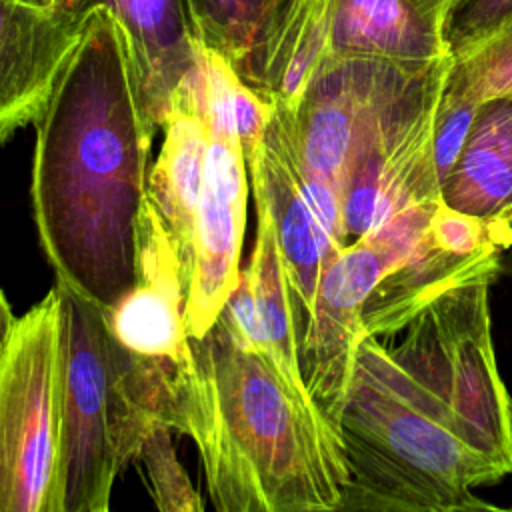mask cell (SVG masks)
Here are the masks:
<instances>
[{
    "instance_id": "5",
    "label": "cell",
    "mask_w": 512,
    "mask_h": 512,
    "mask_svg": "<svg viewBox=\"0 0 512 512\" xmlns=\"http://www.w3.org/2000/svg\"><path fill=\"white\" fill-rule=\"evenodd\" d=\"M60 298L52 286L0 352V512H54L60 442Z\"/></svg>"
},
{
    "instance_id": "1",
    "label": "cell",
    "mask_w": 512,
    "mask_h": 512,
    "mask_svg": "<svg viewBox=\"0 0 512 512\" xmlns=\"http://www.w3.org/2000/svg\"><path fill=\"white\" fill-rule=\"evenodd\" d=\"M482 278L430 302L396 344L364 334L340 414V512L494 510L474 490L512 474V398Z\"/></svg>"
},
{
    "instance_id": "14",
    "label": "cell",
    "mask_w": 512,
    "mask_h": 512,
    "mask_svg": "<svg viewBox=\"0 0 512 512\" xmlns=\"http://www.w3.org/2000/svg\"><path fill=\"white\" fill-rule=\"evenodd\" d=\"M440 194L450 208L512 234V96L478 104Z\"/></svg>"
},
{
    "instance_id": "10",
    "label": "cell",
    "mask_w": 512,
    "mask_h": 512,
    "mask_svg": "<svg viewBox=\"0 0 512 512\" xmlns=\"http://www.w3.org/2000/svg\"><path fill=\"white\" fill-rule=\"evenodd\" d=\"M84 28L44 0H0V144L42 116Z\"/></svg>"
},
{
    "instance_id": "3",
    "label": "cell",
    "mask_w": 512,
    "mask_h": 512,
    "mask_svg": "<svg viewBox=\"0 0 512 512\" xmlns=\"http://www.w3.org/2000/svg\"><path fill=\"white\" fill-rule=\"evenodd\" d=\"M164 422L196 444L218 512H340L348 484L340 432L224 312L190 338Z\"/></svg>"
},
{
    "instance_id": "9",
    "label": "cell",
    "mask_w": 512,
    "mask_h": 512,
    "mask_svg": "<svg viewBox=\"0 0 512 512\" xmlns=\"http://www.w3.org/2000/svg\"><path fill=\"white\" fill-rule=\"evenodd\" d=\"M184 300L180 258L160 214L146 198L138 222L136 282L106 310L110 330L132 356L176 372L190 354Z\"/></svg>"
},
{
    "instance_id": "4",
    "label": "cell",
    "mask_w": 512,
    "mask_h": 512,
    "mask_svg": "<svg viewBox=\"0 0 512 512\" xmlns=\"http://www.w3.org/2000/svg\"><path fill=\"white\" fill-rule=\"evenodd\" d=\"M54 288L62 374L54 512H106L116 478L154 420L138 404L132 358L106 310L60 282Z\"/></svg>"
},
{
    "instance_id": "7",
    "label": "cell",
    "mask_w": 512,
    "mask_h": 512,
    "mask_svg": "<svg viewBox=\"0 0 512 512\" xmlns=\"http://www.w3.org/2000/svg\"><path fill=\"white\" fill-rule=\"evenodd\" d=\"M398 256L392 242L370 234L344 246L318 282L300 368L312 400L338 432L356 344L364 336V304Z\"/></svg>"
},
{
    "instance_id": "2",
    "label": "cell",
    "mask_w": 512,
    "mask_h": 512,
    "mask_svg": "<svg viewBox=\"0 0 512 512\" xmlns=\"http://www.w3.org/2000/svg\"><path fill=\"white\" fill-rule=\"evenodd\" d=\"M36 124L30 200L56 282L104 310L136 282L138 222L156 130L146 118L124 32L90 14Z\"/></svg>"
},
{
    "instance_id": "22",
    "label": "cell",
    "mask_w": 512,
    "mask_h": 512,
    "mask_svg": "<svg viewBox=\"0 0 512 512\" xmlns=\"http://www.w3.org/2000/svg\"><path fill=\"white\" fill-rule=\"evenodd\" d=\"M510 250H512V248H510Z\"/></svg>"
},
{
    "instance_id": "18",
    "label": "cell",
    "mask_w": 512,
    "mask_h": 512,
    "mask_svg": "<svg viewBox=\"0 0 512 512\" xmlns=\"http://www.w3.org/2000/svg\"><path fill=\"white\" fill-rule=\"evenodd\" d=\"M172 432L168 424L160 420L154 422L142 438L136 460H140L146 470L158 510L200 512L204 510V502L176 456Z\"/></svg>"
},
{
    "instance_id": "19",
    "label": "cell",
    "mask_w": 512,
    "mask_h": 512,
    "mask_svg": "<svg viewBox=\"0 0 512 512\" xmlns=\"http://www.w3.org/2000/svg\"><path fill=\"white\" fill-rule=\"evenodd\" d=\"M512 16V0H458L446 24V42L450 56L458 58L490 34H494Z\"/></svg>"
},
{
    "instance_id": "21",
    "label": "cell",
    "mask_w": 512,
    "mask_h": 512,
    "mask_svg": "<svg viewBox=\"0 0 512 512\" xmlns=\"http://www.w3.org/2000/svg\"><path fill=\"white\" fill-rule=\"evenodd\" d=\"M510 418H512V404H510Z\"/></svg>"
},
{
    "instance_id": "16",
    "label": "cell",
    "mask_w": 512,
    "mask_h": 512,
    "mask_svg": "<svg viewBox=\"0 0 512 512\" xmlns=\"http://www.w3.org/2000/svg\"><path fill=\"white\" fill-rule=\"evenodd\" d=\"M296 0H188L198 40L256 88Z\"/></svg>"
},
{
    "instance_id": "20",
    "label": "cell",
    "mask_w": 512,
    "mask_h": 512,
    "mask_svg": "<svg viewBox=\"0 0 512 512\" xmlns=\"http://www.w3.org/2000/svg\"><path fill=\"white\" fill-rule=\"evenodd\" d=\"M16 316L12 312V306L8 304V298L4 296V292L0 290V352L4 348V344L8 342L14 326H16Z\"/></svg>"
},
{
    "instance_id": "8",
    "label": "cell",
    "mask_w": 512,
    "mask_h": 512,
    "mask_svg": "<svg viewBox=\"0 0 512 512\" xmlns=\"http://www.w3.org/2000/svg\"><path fill=\"white\" fill-rule=\"evenodd\" d=\"M246 168L250 190L266 200L276 226L294 302L298 346L302 348L314 312L318 282L342 246L322 222L306 190L276 112L262 148L246 158Z\"/></svg>"
},
{
    "instance_id": "13",
    "label": "cell",
    "mask_w": 512,
    "mask_h": 512,
    "mask_svg": "<svg viewBox=\"0 0 512 512\" xmlns=\"http://www.w3.org/2000/svg\"><path fill=\"white\" fill-rule=\"evenodd\" d=\"M458 0H332L328 56L410 64L450 56L446 24Z\"/></svg>"
},
{
    "instance_id": "15",
    "label": "cell",
    "mask_w": 512,
    "mask_h": 512,
    "mask_svg": "<svg viewBox=\"0 0 512 512\" xmlns=\"http://www.w3.org/2000/svg\"><path fill=\"white\" fill-rule=\"evenodd\" d=\"M256 208V236L248 266L242 270L256 306V344L282 378L300 394L310 396L302 368L296 334L294 302L286 276L276 226L266 200L252 192Z\"/></svg>"
},
{
    "instance_id": "17",
    "label": "cell",
    "mask_w": 512,
    "mask_h": 512,
    "mask_svg": "<svg viewBox=\"0 0 512 512\" xmlns=\"http://www.w3.org/2000/svg\"><path fill=\"white\" fill-rule=\"evenodd\" d=\"M496 96H512V16L476 48L452 58L440 104L478 108Z\"/></svg>"
},
{
    "instance_id": "6",
    "label": "cell",
    "mask_w": 512,
    "mask_h": 512,
    "mask_svg": "<svg viewBox=\"0 0 512 512\" xmlns=\"http://www.w3.org/2000/svg\"><path fill=\"white\" fill-rule=\"evenodd\" d=\"M236 68L200 42L198 78L210 142L194 220L192 272L184 300L190 338H200L218 318L240 280L248 210V168L234 120Z\"/></svg>"
},
{
    "instance_id": "12",
    "label": "cell",
    "mask_w": 512,
    "mask_h": 512,
    "mask_svg": "<svg viewBox=\"0 0 512 512\" xmlns=\"http://www.w3.org/2000/svg\"><path fill=\"white\" fill-rule=\"evenodd\" d=\"M164 142L148 172L146 198L160 214L180 258L188 288L194 252V220L210 142L202 110L198 60L172 96L162 124Z\"/></svg>"
},
{
    "instance_id": "11",
    "label": "cell",
    "mask_w": 512,
    "mask_h": 512,
    "mask_svg": "<svg viewBox=\"0 0 512 512\" xmlns=\"http://www.w3.org/2000/svg\"><path fill=\"white\" fill-rule=\"evenodd\" d=\"M52 8L88 22L96 10L110 12L120 24L142 108L148 122L162 130L170 102L194 70L200 40L188 0H44Z\"/></svg>"
}]
</instances>
